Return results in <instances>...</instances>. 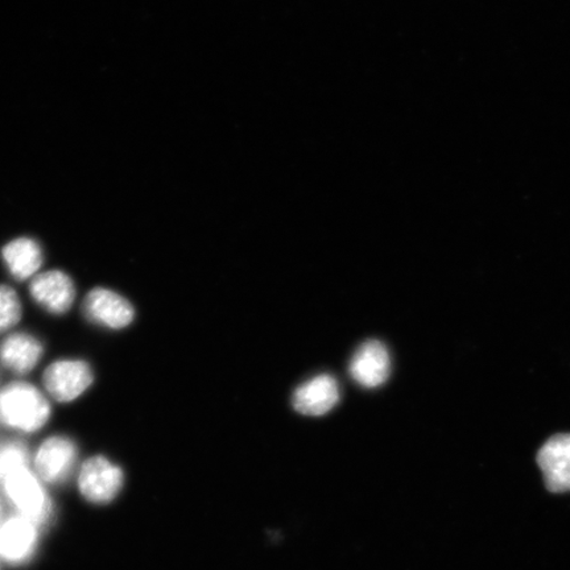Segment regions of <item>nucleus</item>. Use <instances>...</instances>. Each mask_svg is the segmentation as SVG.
Returning a JSON list of instances; mask_svg holds the SVG:
<instances>
[{"instance_id": "f257e3e1", "label": "nucleus", "mask_w": 570, "mask_h": 570, "mask_svg": "<svg viewBox=\"0 0 570 570\" xmlns=\"http://www.w3.org/2000/svg\"><path fill=\"white\" fill-rule=\"evenodd\" d=\"M51 415L48 397L30 383H11L0 391V425L36 433L48 424Z\"/></svg>"}, {"instance_id": "f03ea898", "label": "nucleus", "mask_w": 570, "mask_h": 570, "mask_svg": "<svg viewBox=\"0 0 570 570\" xmlns=\"http://www.w3.org/2000/svg\"><path fill=\"white\" fill-rule=\"evenodd\" d=\"M125 473L116 462L105 455H92L83 462L78 473V489L88 502L110 503L124 489Z\"/></svg>"}, {"instance_id": "7ed1b4c3", "label": "nucleus", "mask_w": 570, "mask_h": 570, "mask_svg": "<svg viewBox=\"0 0 570 570\" xmlns=\"http://www.w3.org/2000/svg\"><path fill=\"white\" fill-rule=\"evenodd\" d=\"M42 383L56 402L71 403L89 391L95 383V373L87 361L60 360L46 368Z\"/></svg>"}, {"instance_id": "20e7f679", "label": "nucleus", "mask_w": 570, "mask_h": 570, "mask_svg": "<svg viewBox=\"0 0 570 570\" xmlns=\"http://www.w3.org/2000/svg\"><path fill=\"white\" fill-rule=\"evenodd\" d=\"M7 497L20 512L36 525L42 524L51 515V501L41 480L30 469L23 468L3 481Z\"/></svg>"}, {"instance_id": "39448f33", "label": "nucleus", "mask_w": 570, "mask_h": 570, "mask_svg": "<svg viewBox=\"0 0 570 570\" xmlns=\"http://www.w3.org/2000/svg\"><path fill=\"white\" fill-rule=\"evenodd\" d=\"M85 317L99 327L109 331H122L134 323L135 308L118 292L97 287L92 288L82 304Z\"/></svg>"}, {"instance_id": "423d86ee", "label": "nucleus", "mask_w": 570, "mask_h": 570, "mask_svg": "<svg viewBox=\"0 0 570 570\" xmlns=\"http://www.w3.org/2000/svg\"><path fill=\"white\" fill-rule=\"evenodd\" d=\"M78 449L73 440L61 436L48 438L35 454L36 475L47 483H59L73 472Z\"/></svg>"}, {"instance_id": "0eeeda50", "label": "nucleus", "mask_w": 570, "mask_h": 570, "mask_svg": "<svg viewBox=\"0 0 570 570\" xmlns=\"http://www.w3.org/2000/svg\"><path fill=\"white\" fill-rule=\"evenodd\" d=\"M33 302L55 316L67 315L77 291L73 279L63 271L51 269L36 275L30 284Z\"/></svg>"}, {"instance_id": "6e6552de", "label": "nucleus", "mask_w": 570, "mask_h": 570, "mask_svg": "<svg viewBox=\"0 0 570 570\" xmlns=\"http://www.w3.org/2000/svg\"><path fill=\"white\" fill-rule=\"evenodd\" d=\"M348 372L363 389H376L386 383L391 374V356L381 341L365 342L353 355Z\"/></svg>"}, {"instance_id": "1a4fd4ad", "label": "nucleus", "mask_w": 570, "mask_h": 570, "mask_svg": "<svg viewBox=\"0 0 570 570\" xmlns=\"http://www.w3.org/2000/svg\"><path fill=\"white\" fill-rule=\"evenodd\" d=\"M538 463L548 490L566 493L570 490V433L556 434L541 446Z\"/></svg>"}, {"instance_id": "9d476101", "label": "nucleus", "mask_w": 570, "mask_h": 570, "mask_svg": "<svg viewBox=\"0 0 570 570\" xmlns=\"http://www.w3.org/2000/svg\"><path fill=\"white\" fill-rule=\"evenodd\" d=\"M340 402V387L336 377L318 375L305 382L295 391L294 407L305 416H324Z\"/></svg>"}, {"instance_id": "9b49d317", "label": "nucleus", "mask_w": 570, "mask_h": 570, "mask_svg": "<svg viewBox=\"0 0 570 570\" xmlns=\"http://www.w3.org/2000/svg\"><path fill=\"white\" fill-rule=\"evenodd\" d=\"M38 525L21 515L0 524V559L21 564L32 558L38 546Z\"/></svg>"}, {"instance_id": "f8f14e48", "label": "nucleus", "mask_w": 570, "mask_h": 570, "mask_svg": "<svg viewBox=\"0 0 570 570\" xmlns=\"http://www.w3.org/2000/svg\"><path fill=\"white\" fill-rule=\"evenodd\" d=\"M45 346L41 342L28 333H13L0 342V362L18 375L33 372L39 365Z\"/></svg>"}, {"instance_id": "ddd939ff", "label": "nucleus", "mask_w": 570, "mask_h": 570, "mask_svg": "<svg viewBox=\"0 0 570 570\" xmlns=\"http://www.w3.org/2000/svg\"><path fill=\"white\" fill-rule=\"evenodd\" d=\"M2 259L7 269L17 281L33 279L45 263V254L38 242L31 238H18L9 242L2 249Z\"/></svg>"}, {"instance_id": "4468645a", "label": "nucleus", "mask_w": 570, "mask_h": 570, "mask_svg": "<svg viewBox=\"0 0 570 570\" xmlns=\"http://www.w3.org/2000/svg\"><path fill=\"white\" fill-rule=\"evenodd\" d=\"M23 306L17 291L10 285L0 284V334L9 332L20 323Z\"/></svg>"}, {"instance_id": "2eb2a0df", "label": "nucleus", "mask_w": 570, "mask_h": 570, "mask_svg": "<svg viewBox=\"0 0 570 570\" xmlns=\"http://www.w3.org/2000/svg\"><path fill=\"white\" fill-rule=\"evenodd\" d=\"M23 468H28V452L24 445L10 444L0 451V481Z\"/></svg>"}]
</instances>
